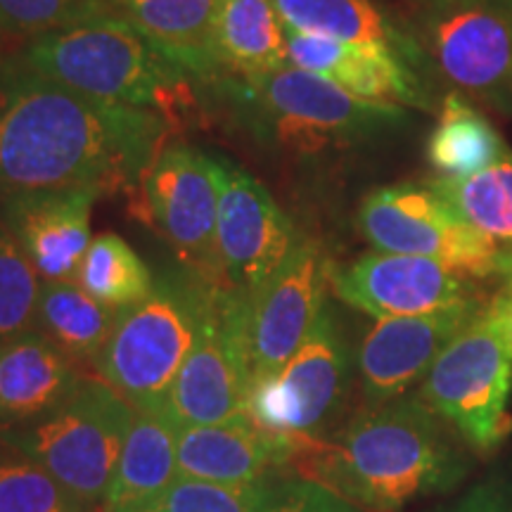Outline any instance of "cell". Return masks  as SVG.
Returning a JSON list of instances; mask_svg holds the SVG:
<instances>
[{
  "mask_svg": "<svg viewBox=\"0 0 512 512\" xmlns=\"http://www.w3.org/2000/svg\"><path fill=\"white\" fill-rule=\"evenodd\" d=\"M292 67L323 76L356 98L432 112L434 100L418 69L384 46L347 43L287 29Z\"/></svg>",
  "mask_w": 512,
  "mask_h": 512,
  "instance_id": "cell-19",
  "label": "cell"
},
{
  "mask_svg": "<svg viewBox=\"0 0 512 512\" xmlns=\"http://www.w3.org/2000/svg\"><path fill=\"white\" fill-rule=\"evenodd\" d=\"M5 62H8V57H3V53H0V72H3V67H5Z\"/></svg>",
  "mask_w": 512,
  "mask_h": 512,
  "instance_id": "cell-37",
  "label": "cell"
},
{
  "mask_svg": "<svg viewBox=\"0 0 512 512\" xmlns=\"http://www.w3.org/2000/svg\"><path fill=\"white\" fill-rule=\"evenodd\" d=\"M425 512H512V470L479 479L458 498Z\"/></svg>",
  "mask_w": 512,
  "mask_h": 512,
  "instance_id": "cell-34",
  "label": "cell"
},
{
  "mask_svg": "<svg viewBox=\"0 0 512 512\" xmlns=\"http://www.w3.org/2000/svg\"><path fill=\"white\" fill-rule=\"evenodd\" d=\"M147 219L183 268L214 287H228L216 249L219 181L214 155L188 143H166L143 178Z\"/></svg>",
  "mask_w": 512,
  "mask_h": 512,
  "instance_id": "cell-12",
  "label": "cell"
},
{
  "mask_svg": "<svg viewBox=\"0 0 512 512\" xmlns=\"http://www.w3.org/2000/svg\"><path fill=\"white\" fill-rule=\"evenodd\" d=\"M0 512H102L69 494L36 460L0 439Z\"/></svg>",
  "mask_w": 512,
  "mask_h": 512,
  "instance_id": "cell-29",
  "label": "cell"
},
{
  "mask_svg": "<svg viewBox=\"0 0 512 512\" xmlns=\"http://www.w3.org/2000/svg\"><path fill=\"white\" fill-rule=\"evenodd\" d=\"M136 408L98 375H86L74 394L34 422L0 432V439L36 460L57 484L102 510Z\"/></svg>",
  "mask_w": 512,
  "mask_h": 512,
  "instance_id": "cell-6",
  "label": "cell"
},
{
  "mask_svg": "<svg viewBox=\"0 0 512 512\" xmlns=\"http://www.w3.org/2000/svg\"><path fill=\"white\" fill-rule=\"evenodd\" d=\"M214 83L256 138L294 155L358 145L396 131L408 119L401 105L356 98L292 64L280 72L223 76Z\"/></svg>",
  "mask_w": 512,
  "mask_h": 512,
  "instance_id": "cell-4",
  "label": "cell"
},
{
  "mask_svg": "<svg viewBox=\"0 0 512 512\" xmlns=\"http://www.w3.org/2000/svg\"><path fill=\"white\" fill-rule=\"evenodd\" d=\"M512 337L494 302L441 351L418 396L437 411L470 451L489 453L512 430Z\"/></svg>",
  "mask_w": 512,
  "mask_h": 512,
  "instance_id": "cell-7",
  "label": "cell"
},
{
  "mask_svg": "<svg viewBox=\"0 0 512 512\" xmlns=\"http://www.w3.org/2000/svg\"><path fill=\"white\" fill-rule=\"evenodd\" d=\"M486 309L482 299L422 313L380 318L358 347L356 368L366 406L408 394L425 380L441 351Z\"/></svg>",
  "mask_w": 512,
  "mask_h": 512,
  "instance_id": "cell-16",
  "label": "cell"
},
{
  "mask_svg": "<svg viewBox=\"0 0 512 512\" xmlns=\"http://www.w3.org/2000/svg\"><path fill=\"white\" fill-rule=\"evenodd\" d=\"M273 479L256 484H219L176 477L162 494L131 512H259Z\"/></svg>",
  "mask_w": 512,
  "mask_h": 512,
  "instance_id": "cell-30",
  "label": "cell"
},
{
  "mask_svg": "<svg viewBox=\"0 0 512 512\" xmlns=\"http://www.w3.org/2000/svg\"><path fill=\"white\" fill-rule=\"evenodd\" d=\"M463 219L512 252V155L479 174L430 183Z\"/></svg>",
  "mask_w": 512,
  "mask_h": 512,
  "instance_id": "cell-28",
  "label": "cell"
},
{
  "mask_svg": "<svg viewBox=\"0 0 512 512\" xmlns=\"http://www.w3.org/2000/svg\"><path fill=\"white\" fill-rule=\"evenodd\" d=\"M304 456V446L268 432L247 413L216 425L178 430V477L219 484H256L285 475L287 467L302 463Z\"/></svg>",
  "mask_w": 512,
  "mask_h": 512,
  "instance_id": "cell-18",
  "label": "cell"
},
{
  "mask_svg": "<svg viewBox=\"0 0 512 512\" xmlns=\"http://www.w3.org/2000/svg\"><path fill=\"white\" fill-rule=\"evenodd\" d=\"M413 3H418V5H430V3H439V0H413Z\"/></svg>",
  "mask_w": 512,
  "mask_h": 512,
  "instance_id": "cell-36",
  "label": "cell"
},
{
  "mask_svg": "<svg viewBox=\"0 0 512 512\" xmlns=\"http://www.w3.org/2000/svg\"><path fill=\"white\" fill-rule=\"evenodd\" d=\"M88 370L36 328L0 344V432L34 422L74 394Z\"/></svg>",
  "mask_w": 512,
  "mask_h": 512,
  "instance_id": "cell-20",
  "label": "cell"
},
{
  "mask_svg": "<svg viewBox=\"0 0 512 512\" xmlns=\"http://www.w3.org/2000/svg\"><path fill=\"white\" fill-rule=\"evenodd\" d=\"M411 36L465 98L512 119V0L420 5Z\"/></svg>",
  "mask_w": 512,
  "mask_h": 512,
  "instance_id": "cell-9",
  "label": "cell"
},
{
  "mask_svg": "<svg viewBox=\"0 0 512 512\" xmlns=\"http://www.w3.org/2000/svg\"><path fill=\"white\" fill-rule=\"evenodd\" d=\"M41 278L0 221V344L34 328Z\"/></svg>",
  "mask_w": 512,
  "mask_h": 512,
  "instance_id": "cell-31",
  "label": "cell"
},
{
  "mask_svg": "<svg viewBox=\"0 0 512 512\" xmlns=\"http://www.w3.org/2000/svg\"><path fill=\"white\" fill-rule=\"evenodd\" d=\"M214 57L219 79H249L290 67L287 27L273 0H219Z\"/></svg>",
  "mask_w": 512,
  "mask_h": 512,
  "instance_id": "cell-23",
  "label": "cell"
},
{
  "mask_svg": "<svg viewBox=\"0 0 512 512\" xmlns=\"http://www.w3.org/2000/svg\"><path fill=\"white\" fill-rule=\"evenodd\" d=\"M117 313L91 297L76 280H43L34 328L46 335L76 366H95L114 328Z\"/></svg>",
  "mask_w": 512,
  "mask_h": 512,
  "instance_id": "cell-25",
  "label": "cell"
},
{
  "mask_svg": "<svg viewBox=\"0 0 512 512\" xmlns=\"http://www.w3.org/2000/svg\"><path fill=\"white\" fill-rule=\"evenodd\" d=\"M358 230L377 252L437 259L467 278H498L503 252L430 183L377 188L358 207Z\"/></svg>",
  "mask_w": 512,
  "mask_h": 512,
  "instance_id": "cell-10",
  "label": "cell"
},
{
  "mask_svg": "<svg viewBox=\"0 0 512 512\" xmlns=\"http://www.w3.org/2000/svg\"><path fill=\"white\" fill-rule=\"evenodd\" d=\"M10 62L88 98L164 117L190 100V76L117 12L31 38Z\"/></svg>",
  "mask_w": 512,
  "mask_h": 512,
  "instance_id": "cell-3",
  "label": "cell"
},
{
  "mask_svg": "<svg viewBox=\"0 0 512 512\" xmlns=\"http://www.w3.org/2000/svg\"><path fill=\"white\" fill-rule=\"evenodd\" d=\"M178 427L159 411H136L102 512H131L178 477Z\"/></svg>",
  "mask_w": 512,
  "mask_h": 512,
  "instance_id": "cell-24",
  "label": "cell"
},
{
  "mask_svg": "<svg viewBox=\"0 0 512 512\" xmlns=\"http://www.w3.org/2000/svg\"><path fill=\"white\" fill-rule=\"evenodd\" d=\"M214 285L183 268L157 278L143 302L117 313L93 375L107 382L136 411L162 413L178 370L195 347Z\"/></svg>",
  "mask_w": 512,
  "mask_h": 512,
  "instance_id": "cell-5",
  "label": "cell"
},
{
  "mask_svg": "<svg viewBox=\"0 0 512 512\" xmlns=\"http://www.w3.org/2000/svg\"><path fill=\"white\" fill-rule=\"evenodd\" d=\"M155 110L88 98L5 62L0 72V195L140 188L169 138Z\"/></svg>",
  "mask_w": 512,
  "mask_h": 512,
  "instance_id": "cell-1",
  "label": "cell"
},
{
  "mask_svg": "<svg viewBox=\"0 0 512 512\" xmlns=\"http://www.w3.org/2000/svg\"><path fill=\"white\" fill-rule=\"evenodd\" d=\"M91 190H27L0 195V221L38 278L76 280L91 245Z\"/></svg>",
  "mask_w": 512,
  "mask_h": 512,
  "instance_id": "cell-17",
  "label": "cell"
},
{
  "mask_svg": "<svg viewBox=\"0 0 512 512\" xmlns=\"http://www.w3.org/2000/svg\"><path fill=\"white\" fill-rule=\"evenodd\" d=\"M337 299L373 318L422 316L479 299L465 273L437 259L392 252H368L349 266L332 268Z\"/></svg>",
  "mask_w": 512,
  "mask_h": 512,
  "instance_id": "cell-15",
  "label": "cell"
},
{
  "mask_svg": "<svg viewBox=\"0 0 512 512\" xmlns=\"http://www.w3.org/2000/svg\"><path fill=\"white\" fill-rule=\"evenodd\" d=\"M216 249L226 285L249 299L297 249V228L264 183L240 164L216 157Z\"/></svg>",
  "mask_w": 512,
  "mask_h": 512,
  "instance_id": "cell-13",
  "label": "cell"
},
{
  "mask_svg": "<svg viewBox=\"0 0 512 512\" xmlns=\"http://www.w3.org/2000/svg\"><path fill=\"white\" fill-rule=\"evenodd\" d=\"M351 368V347L328 299L299 349L278 370L252 382L247 415L268 432L297 441L309 456L330 439L349 399Z\"/></svg>",
  "mask_w": 512,
  "mask_h": 512,
  "instance_id": "cell-8",
  "label": "cell"
},
{
  "mask_svg": "<svg viewBox=\"0 0 512 512\" xmlns=\"http://www.w3.org/2000/svg\"><path fill=\"white\" fill-rule=\"evenodd\" d=\"M259 512H366L339 496L330 486L306 475H280L273 479Z\"/></svg>",
  "mask_w": 512,
  "mask_h": 512,
  "instance_id": "cell-33",
  "label": "cell"
},
{
  "mask_svg": "<svg viewBox=\"0 0 512 512\" xmlns=\"http://www.w3.org/2000/svg\"><path fill=\"white\" fill-rule=\"evenodd\" d=\"M110 12V0H0V34L31 41Z\"/></svg>",
  "mask_w": 512,
  "mask_h": 512,
  "instance_id": "cell-32",
  "label": "cell"
},
{
  "mask_svg": "<svg viewBox=\"0 0 512 512\" xmlns=\"http://www.w3.org/2000/svg\"><path fill=\"white\" fill-rule=\"evenodd\" d=\"M273 5L290 31L384 46L401 55L420 74L430 69V62L411 31L392 22L373 0H273Z\"/></svg>",
  "mask_w": 512,
  "mask_h": 512,
  "instance_id": "cell-22",
  "label": "cell"
},
{
  "mask_svg": "<svg viewBox=\"0 0 512 512\" xmlns=\"http://www.w3.org/2000/svg\"><path fill=\"white\" fill-rule=\"evenodd\" d=\"M114 12L183 69L190 79L216 81L214 22L219 0H110Z\"/></svg>",
  "mask_w": 512,
  "mask_h": 512,
  "instance_id": "cell-21",
  "label": "cell"
},
{
  "mask_svg": "<svg viewBox=\"0 0 512 512\" xmlns=\"http://www.w3.org/2000/svg\"><path fill=\"white\" fill-rule=\"evenodd\" d=\"M76 283L98 302L121 311L150 297L157 278L124 238L100 233L83 254Z\"/></svg>",
  "mask_w": 512,
  "mask_h": 512,
  "instance_id": "cell-27",
  "label": "cell"
},
{
  "mask_svg": "<svg viewBox=\"0 0 512 512\" xmlns=\"http://www.w3.org/2000/svg\"><path fill=\"white\" fill-rule=\"evenodd\" d=\"M252 363L247 349V299L214 287L197 342L178 370L162 413L174 425H216L247 413Z\"/></svg>",
  "mask_w": 512,
  "mask_h": 512,
  "instance_id": "cell-11",
  "label": "cell"
},
{
  "mask_svg": "<svg viewBox=\"0 0 512 512\" xmlns=\"http://www.w3.org/2000/svg\"><path fill=\"white\" fill-rule=\"evenodd\" d=\"M470 446L418 394L373 403L299 467L358 508L399 512L418 498L448 494L472 470Z\"/></svg>",
  "mask_w": 512,
  "mask_h": 512,
  "instance_id": "cell-2",
  "label": "cell"
},
{
  "mask_svg": "<svg viewBox=\"0 0 512 512\" xmlns=\"http://www.w3.org/2000/svg\"><path fill=\"white\" fill-rule=\"evenodd\" d=\"M491 302H494L498 306V311L505 316V323H508V330L512 337V290H505V287H501V292L494 294V297H491Z\"/></svg>",
  "mask_w": 512,
  "mask_h": 512,
  "instance_id": "cell-35",
  "label": "cell"
},
{
  "mask_svg": "<svg viewBox=\"0 0 512 512\" xmlns=\"http://www.w3.org/2000/svg\"><path fill=\"white\" fill-rule=\"evenodd\" d=\"M510 155L501 133L465 100V95H446L439 124L427 143V159L434 171L444 178H463L479 174Z\"/></svg>",
  "mask_w": 512,
  "mask_h": 512,
  "instance_id": "cell-26",
  "label": "cell"
},
{
  "mask_svg": "<svg viewBox=\"0 0 512 512\" xmlns=\"http://www.w3.org/2000/svg\"><path fill=\"white\" fill-rule=\"evenodd\" d=\"M332 266L323 247L302 240L283 266L247 299L252 382L290 358L328 304Z\"/></svg>",
  "mask_w": 512,
  "mask_h": 512,
  "instance_id": "cell-14",
  "label": "cell"
}]
</instances>
